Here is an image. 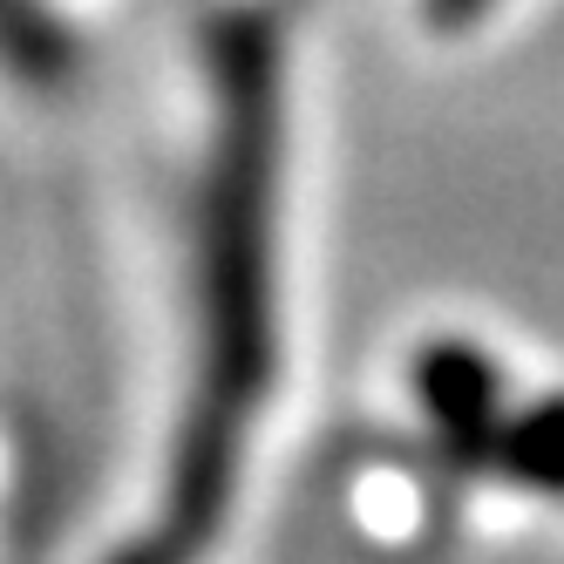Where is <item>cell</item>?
<instances>
[{"label": "cell", "mask_w": 564, "mask_h": 564, "mask_svg": "<svg viewBox=\"0 0 564 564\" xmlns=\"http://www.w3.org/2000/svg\"><path fill=\"white\" fill-rule=\"evenodd\" d=\"M279 48L265 21L231 14L212 28L218 143L197 197V394L177 442V476L156 531L130 564H184L218 531L231 463L272 368V130Z\"/></svg>", "instance_id": "1"}, {"label": "cell", "mask_w": 564, "mask_h": 564, "mask_svg": "<svg viewBox=\"0 0 564 564\" xmlns=\"http://www.w3.org/2000/svg\"><path fill=\"white\" fill-rule=\"evenodd\" d=\"M415 401L429 415V435L442 442V456H456L463 469H482V456H490V435L497 422L510 415L503 409V375L497 360L482 354L476 340L463 334H442L415 354Z\"/></svg>", "instance_id": "2"}, {"label": "cell", "mask_w": 564, "mask_h": 564, "mask_svg": "<svg viewBox=\"0 0 564 564\" xmlns=\"http://www.w3.org/2000/svg\"><path fill=\"white\" fill-rule=\"evenodd\" d=\"M482 469L503 476L523 497L564 503V394H538L531 409H510L490 435Z\"/></svg>", "instance_id": "3"}, {"label": "cell", "mask_w": 564, "mask_h": 564, "mask_svg": "<svg viewBox=\"0 0 564 564\" xmlns=\"http://www.w3.org/2000/svg\"><path fill=\"white\" fill-rule=\"evenodd\" d=\"M75 42L48 14V0H0V75L28 96H62L75 75Z\"/></svg>", "instance_id": "4"}, {"label": "cell", "mask_w": 564, "mask_h": 564, "mask_svg": "<svg viewBox=\"0 0 564 564\" xmlns=\"http://www.w3.org/2000/svg\"><path fill=\"white\" fill-rule=\"evenodd\" d=\"M490 0H429V21L435 28H463V21H476Z\"/></svg>", "instance_id": "5"}]
</instances>
